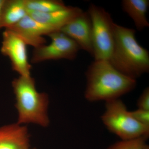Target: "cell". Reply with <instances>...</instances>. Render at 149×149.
Listing matches in <instances>:
<instances>
[{
    "mask_svg": "<svg viewBox=\"0 0 149 149\" xmlns=\"http://www.w3.org/2000/svg\"><path fill=\"white\" fill-rule=\"evenodd\" d=\"M60 31L74 41L80 49L93 56L92 23L88 12L83 11Z\"/></svg>",
    "mask_w": 149,
    "mask_h": 149,
    "instance_id": "obj_9",
    "label": "cell"
},
{
    "mask_svg": "<svg viewBox=\"0 0 149 149\" xmlns=\"http://www.w3.org/2000/svg\"><path fill=\"white\" fill-rule=\"evenodd\" d=\"M6 29L14 32L27 45L34 48L45 45L47 41L43 36L56 31L47 25L36 21L28 14L17 24Z\"/></svg>",
    "mask_w": 149,
    "mask_h": 149,
    "instance_id": "obj_8",
    "label": "cell"
},
{
    "mask_svg": "<svg viewBox=\"0 0 149 149\" xmlns=\"http://www.w3.org/2000/svg\"><path fill=\"white\" fill-rule=\"evenodd\" d=\"M85 97L88 102H105L120 99L136 88L137 82L116 69L109 61L95 60L85 73Z\"/></svg>",
    "mask_w": 149,
    "mask_h": 149,
    "instance_id": "obj_1",
    "label": "cell"
},
{
    "mask_svg": "<svg viewBox=\"0 0 149 149\" xmlns=\"http://www.w3.org/2000/svg\"><path fill=\"white\" fill-rule=\"evenodd\" d=\"M27 15L25 0H4L2 8L1 27L8 29Z\"/></svg>",
    "mask_w": 149,
    "mask_h": 149,
    "instance_id": "obj_12",
    "label": "cell"
},
{
    "mask_svg": "<svg viewBox=\"0 0 149 149\" xmlns=\"http://www.w3.org/2000/svg\"><path fill=\"white\" fill-rule=\"evenodd\" d=\"M28 149H37L34 148H29Z\"/></svg>",
    "mask_w": 149,
    "mask_h": 149,
    "instance_id": "obj_19",
    "label": "cell"
},
{
    "mask_svg": "<svg viewBox=\"0 0 149 149\" xmlns=\"http://www.w3.org/2000/svg\"><path fill=\"white\" fill-rule=\"evenodd\" d=\"M12 85L18 113L17 123L22 125L33 123L44 128L47 127L50 123L48 114L49 97L46 93L37 91L35 79L31 76H19L14 79Z\"/></svg>",
    "mask_w": 149,
    "mask_h": 149,
    "instance_id": "obj_3",
    "label": "cell"
},
{
    "mask_svg": "<svg viewBox=\"0 0 149 149\" xmlns=\"http://www.w3.org/2000/svg\"><path fill=\"white\" fill-rule=\"evenodd\" d=\"M101 119L109 131L121 140L149 136V127L137 122L120 99L106 102Z\"/></svg>",
    "mask_w": 149,
    "mask_h": 149,
    "instance_id": "obj_4",
    "label": "cell"
},
{
    "mask_svg": "<svg viewBox=\"0 0 149 149\" xmlns=\"http://www.w3.org/2000/svg\"><path fill=\"white\" fill-rule=\"evenodd\" d=\"M148 138L143 136L136 139L120 140L112 144L107 149H149L146 143Z\"/></svg>",
    "mask_w": 149,
    "mask_h": 149,
    "instance_id": "obj_15",
    "label": "cell"
},
{
    "mask_svg": "<svg viewBox=\"0 0 149 149\" xmlns=\"http://www.w3.org/2000/svg\"><path fill=\"white\" fill-rule=\"evenodd\" d=\"M138 109L149 111V88H146L137 101Z\"/></svg>",
    "mask_w": 149,
    "mask_h": 149,
    "instance_id": "obj_17",
    "label": "cell"
},
{
    "mask_svg": "<svg viewBox=\"0 0 149 149\" xmlns=\"http://www.w3.org/2000/svg\"><path fill=\"white\" fill-rule=\"evenodd\" d=\"M114 43L109 61L118 71L133 79L149 71L148 51L140 45L134 29L114 23Z\"/></svg>",
    "mask_w": 149,
    "mask_h": 149,
    "instance_id": "obj_2",
    "label": "cell"
},
{
    "mask_svg": "<svg viewBox=\"0 0 149 149\" xmlns=\"http://www.w3.org/2000/svg\"><path fill=\"white\" fill-rule=\"evenodd\" d=\"M130 112L133 118L137 122L149 127V111L138 109Z\"/></svg>",
    "mask_w": 149,
    "mask_h": 149,
    "instance_id": "obj_16",
    "label": "cell"
},
{
    "mask_svg": "<svg viewBox=\"0 0 149 149\" xmlns=\"http://www.w3.org/2000/svg\"><path fill=\"white\" fill-rule=\"evenodd\" d=\"M26 43L18 35L9 29L3 33L1 52L10 60L13 69L19 76H31V67L27 56Z\"/></svg>",
    "mask_w": 149,
    "mask_h": 149,
    "instance_id": "obj_7",
    "label": "cell"
},
{
    "mask_svg": "<svg viewBox=\"0 0 149 149\" xmlns=\"http://www.w3.org/2000/svg\"><path fill=\"white\" fill-rule=\"evenodd\" d=\"M4 0H0V29L1 28V10L3 4Z\"/></svg>",
    "mask_w": 149,
    "mask_h": 149,
    "instance_id": "obj_18",
    "label": "cell"
},
{
    "mask_svg": "<svg viewBox=\"0 0 149 149\" xmlns=\"http://www.w3.org/2000/svg\"><path fill=\"white\" fill-rule=\"evenodd\" d=\"M83 12V10L79 8L68 6L63 9L49 13L27 11V14L36 21L46 24L57 31H60Z\"/></svg>",
    "mask_w": 149,
    "mask_h": 149,
    "instance_id": "obj_11",
    "label": "cell"
},
{
    "mask_svg": "<svg viewBox=\"0 0 149 149\" xmlns=\"http://www.w3.org/2000/svg\"><path fill=\"white\" fill-rule=\"evenodd\" d=\"M88 13L92 28L93 57L95 60H109L114 43V23L104 9L91 4Z\"/></svg>",
    "mask_w": 149,
    "mask_h": 149,
    "instance_id": "obj_5",
    "label": "cell"
},
{
    "mask_svg": "<svg viewBox=\"0 0 149 149\" xmlns=\"http://www.w3.org/2000/svg\"><path fill=\"white\" fill-rule=\"evenodd\" d=\"M148 0H123L122 6L123 11L133 19L139 31L149 27L146 13L149 7Z\"/></svg>",
    "mask_w": 149,
    "mask_h": 149,
    "instance_id": "obj_13",
    "label": "cell"
},
{
    "mask_svg": "<svg viewBox=\"0 0 149 149\" xmlns=\"http://www.w3.org/2000/svg\"><path fill=\"white\" fill-rule=\"evenodd\" d=\"M51 42L35 48L31 62L38 63L50 60L75 58L80 47L72 39L61 31H56L48 35Z\"/></svg>",
    "mask_w": 149,
    "mask_h": 149,
    "instance_id": "obj_6",
    "label": "cell"
},
{
    "mask_svg": "<svg viewBox=\"0 0 149 149\" xmlns=\"http://www.w3.org/2000/svg\"><path fill=\"white\" fill-rule=\"evenodd\" d=\"M28 11L49 13L66 8L63 1L59 0H25Z\"/></svg>",
    "mask_w": 149,
    "mask_h": 149,
    "instance_id": "obj_14",
    "label": "cell"
},
{
    "mask_svg": "<svg viewBox=\"0 0 149 149\" xmlns=\"http://www.w3.org/2000/svg\"><path fill=\"white\" fill-rule=\"evenodd\" d=\"M30 136L28 128L17 123L0 127V149H28Z\"/></svg>",
    "mask_w": 149,
    "mask_h": 149,
    "instance_id": "obj_10",
    "label": "cell"
}]
</instances>
